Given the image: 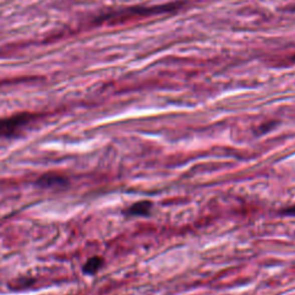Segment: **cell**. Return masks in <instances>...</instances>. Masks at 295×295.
<instances>
[{
    "mask_svg": "<svg viewBox=\"0 0 295 295\" xmlns=\"http://www.w3.org/2000/svg\"><path fill=\"white\" fill-rule=\"evenodd\" d=\"M35 118L36 115L32 113H20L10 118L0 119V137L14 136L23 127L29 125Z\"/></svg>",
    "mask_w": 295,
    "mask_h": 295,
    "instance_id": "cell-1",
    "label": "cell"
},
{
    "mask_svg": "<svg viewBox=\"0 0 295 295\" xmlns=\"http://www.w3.org/2000/svg\"><path fill=\"white\" fill-rule=\"evenodd\" d=\"M69 184V180L67 177L64 174L56 173V172H49L43 174L36 181V185L41 188L45 189H58V188H66Z\"/></svg>",
    "mask_w": 295,
    "mask_h": 295,
    "instance_id": "cell-2",
    "label": "cell"
},
{
    "mask_svg": "<svg viewBox=\"0 0 295 295\" xmlns=\"http://www.w3.org/2000/svg\"><path fill=\"white\" fill-rule=\"evenodd\" d=\"M151 210H153V202L147 200L138 201L127 209L125 215L129 217H146L150 215Z\"/></svg>",
    "mask_w": 295,
    "mask_h": 295,
    "instance_id": "cell-3",
    "label": "cell"
},
{
    "mask_svg": "<svg viewBox=\"0 0 295 295\" xmlns=\"http://www.w3.org/2000/svg\"><path fill=\"white\" fill-rule=\"evenodd\" d=\"M104 261L99 256H94V257L89 258L83 265V272L85 274H96L103 266Z\"/></svg>",
    "mask_w": 295,
    "mask_h": 295,
    "instance_id": "cell-4",
    "label": "cell"
},
{
    "mask_svg": "<svg viewBox=\"0 0 295 295\" xmlns=\"http://www.w3.org/2000/svg\"><path fill=\"white\" fill-rule=\"evenodd\" d=\"M282 215L285 216H295V205H292V207L286 208L285 210H282Z\"/></svg>",
    "mask_w": 295,
    "mask_h": 295,
    "instance_id": "cell-5",
    "label": "cell"
}]
</instances>
